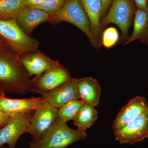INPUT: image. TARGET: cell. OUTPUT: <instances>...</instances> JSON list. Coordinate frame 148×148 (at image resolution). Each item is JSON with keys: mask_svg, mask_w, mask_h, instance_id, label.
Here are the masks:
<instances>
[{"mask_svg": "<svg viewBox=\"0 0 148 148\" xmlns=\"http://www.w3.org/2000/svg\"><path fill=\"white\" fill-rule=\"evenodd\" d=\"M20 57L3 40L0 41V88L5 92H30L31 79Z\"/></svg>", "mask_w": 148, "mask_h": 148, "instance_id": "cell-1", "label": "cell"}, {"mask_svg": "<svg viewBox=\"0 0 148 148\" xmlns=\"http://www.w3.org/2000/svg\"><path fill=\"white\" fill-rule=\"evenodd\" d=\"M47 22H68L77 27L87 36L93 47L99 50L100 47L91 32L90 21L82 3L81 0H67L58 11L49 14Z\"/></svg>", "mask_w": 148, "mask_h": 148, "instance_id": "cell-2", "label": "cell"}, {"mask_svg": "<svg viewBox=\"0 0 148 148\" xmlns=\"http://www.w3.org/2000/svg\"><path fill=\"white\" fill-rule=\"evenodd\" d=\"M86 132L69 127L67 123L56 119L52 127L40 140L32 141L30 148H65L78 141L85 140Z\"/></svg>", "mask_w": 148, "mask_h": 148, "instance_id": "cell-3", "label": "cell"}, {"mask_svg": "<svg viewBox=\"0 0 148 148\" xmlns=\"http://www.w3.org/2000/svg\"><path fill=\"white\" fill-rule=\"evenodd\" d=\"M137 9L133 0H113L108 12L101 20L103 32L108 24H116L121 31L120 40L124 43L130 36L129 29Z\"/></svg>", "mask_w": 148, "mask_h": 148, "instance_id": "cell-4", "label": "cell"}, {"mask_svg": "<svg viewBox=\"0 0 148 148\" xmlns=\"http://www.w3.org/2000/svg\"><path fill=\"white\" fill-rule=\"evenodd\" d=\"M0 37L19 56L37 50L39 46L37 40L28 36L22 31L16 19H0Z\"/></svg>", "mask_w": 148, "mask_h": 148, "instance_id": "cell-5", "label": "cell"}, {"mask_svg": "<svg viewBox=\"0 0 148 148\" xmlns=\"http://www.w3.org/2000/svg\"><path fill=\"white\" fill-rule=\"evenodd\" d=\"M71 78L69 71L57 61L47 71L31 79L30 92L43 95Z\"/></svg>", "mask_w": 148, "mask_h": 148, "instance_id": "cell-6", "label": "cell"}, {"mask_svg": "<svg viewBox=\"0 0 148 148\" xmlns=\"http://www.w3.org/2000/svg\"><path fill=\"white\" fill-rule=\"evenodd\" d=\"M34 111L27 133L32 135L33 141H36L40 140L54 124L58 109L45 101Z\"/></svg>", "mask_w": 148, "mask_h": 148, "instance_id": "cell-7", "label": "cell"}, {"mask_svg": "<svg viewBox=\"0 0 148 148\" xmlns=\"http://www.w3.org/2000/svg\"><path fill=\"white\" fill-rule=\"evenodd\" d=\"M121 144L133 145L148 137V110L114 132Z\"/></svg>", "mask_w": 148, "mask_h": 148, "instance_id": "cell-8", "label": "cell"}, {"mask_svg": "<svg viewBox=\"0 0 148 148\" xmlns=\"http://www.w3.org/2000/svg\"><path fill=\"white\" fill-rule=\"evenodd\" d=\"M32 112L12 118L0 129V147L7 144L9 148H15L18 139L27 133L33 116Z\"/></svg>", "mask_w": 148, "mask_h": 148, "instance_id": "cell-9", "label": "cell"}, {"mask_svg": "<svg viewBox=\"0 0 148 148\" xmlns=\"http://www.w3.org/2000/svg\"><path fill=\"white\" fill-rule=\"evenodd\" d=\"M77 79L73 78L42 95L46 102L59 109L69 101L80 100L77 87Z\"/></svg>", "mask_w": 148, "mask_h": 148, "instance_id": "cell-10", "label": "cell"}, {"mask_svg": "<svg viewBox=\"0 0 148 148\" xmlns=\"http://www.w3.org/2000/svg\"><path fill=\"white\" fill-rule=\"evenodd\" d=\"M45 101L42 97L14 99L0 97V111L13 117L35 111Z\"/></svg>", "mask_w": 148, "mask_h": 148, "instance_id": "cell-11", "label": "cell"}, {"mask_svg": "<svg viewBox=\"0 0 148 148\" xmlns=\"http://www.w3.org/2000/svg\"><path fill=\"white\" fill-rule=\"evenodd\" d=\"M148 110V101L145 97L137 96L132 98L118 114L112 130L114 132L116 131Z\"/></svg>", "mask_w": 148, "mask_h": 148, "instance_id": "cell-12", "label": "cell"}, {"mask_svg": "<svg viewBox=\"0 0 148 148\" xmlns=\"http://www.w3.org/2000/svg\"><path fill=\"white\" fill-rule=\"evenodd\" d=\"M19 57L30 77L41 75L57 62V61H53L38 49L25 53Z\"/></svg>", "mask_w": 148, "mask_h": 148, "instance_id": "cell-13", "label": "cell"}, {"mask_svg": "<svg viewBox=\"0 0 148 148\" xmlns=\"http://www.w3.org/2000/svg\"><path fill=\"white\" fill-rule=\"evenodd\" d=\"M49 15V13L40 9L27 7L18 14L16 20L22 31L31 37L36 27L43 22H47Z\"/></svg>", "mask_w": 148, "mask_h": 148, "instance_id": "cell-14", "label": "cell"}, {"mask_svg": "<svg viewBox=\"0 0 148 148\" xmlns=\"http://www.w3.org/2000/svg\"><path fill=\"white\" fill-rule=\"evenodd\" d=\"M77 87L80 100L95 108L98 106L101 93V85L98 80L92 77L77 79Z\"/></svg>", "mask_w": 148, "mask_h": 148, "instance_id": "cell-15", "label": "cell"}, {"mask_svg": "<svg viewBox=\"0 0 148 148\" xmlns=\"http://www.w3.org/2000/svg\"><path fill=\"white\" fill-rule=\"evenodd\" d=\"M82 3L89 19L91 32L100 47L103 30L101 24L102 3L101 0H81Z\"/></svg>", "mask_w": 148, "mask_h": 148, "instance_id": "cell-16", "label": "cell"}, {"mask_svg": "<svg viewBox=\"0 0 148 148\" xmlns=\"http://www.w3.org/2000/svg\"><path fill=\"white\" fill-rule=\"evenodd\" d=\"M133 30L123 46H125L135 40L148 45V10L137 8L133 19Z\"/></svg>", "mask_w": 148, "mask_h": 148, "instance_id": "cell-17", "label": "cell"}, {"mask_svg": "<svg viewBox=\"0 0 148 148\" xmlns=\"http://www.w3.org/2000/svg\"><path fill=\"white\" fill-rule=\"evenodd\" d=\"M98 112L95 107L84 103L74 119V124L78 130L86 132L98 119Z\"/></svg>", "mask_w": 148, "mask_h": 148, "instance_id": "cell-18", "label": "cell"}, {"mask_svg": "<svg viewBox=\"0 0 148 148\" xmlns=\"http://www.w3.org/2000/svg\"><path fill=\"white\" fill-rule=\"evenodd\" d=\"M27 7L24 0H0V19H16L20 12Z\"/></svg>", "mask_w": 148, "mask_h": 148, "instance_id": "cell-19", "label": "cell"}, {"mask_svg": "<svg viewBox=\"0 0 148 148\" xmlns=\"http://www.w3.org/2000/svg\"><path fill=\"white\" fill-rule=\"evenodd\" d=\"M84 104L81 100L69 101L58 109L56 119L65 123L74 120Z\"/></svg>", "mask_w": 148, "mask_h": 148, "instance_id": "cell-20", "label": "cell"}, {"mask_svg": "<svg viewBox=\"0 0 148 148\" xmlns=\"http://www.w3.org/2000/svg\"><path fill=\"white\" fill-rule=\"evenodd\" d=\"M121 40L119 33L115 27H109L103 30L101 37V45L110 49L116 45Z\"/></svg>", "mask_w": 148, "mask_h": 148, "instance_id": "cell-21", "label": "cell"}, {"mask_svg": "<svg viewBox=\"0 0 148 148\" xmlns=\"http://www.w3.org/2000/svg\"><path fill=\"white\" fill-rule=\"evenodd\" d=\"M67 0H47L38 5L33 6L44 11L47 13H54L61 9L65 4Z\"/></svg>", "mask_w": 148, "mask_h": 148, "instance_id": "cell-22", "label": "cell"}, {"mask_svg": "<svg viewBox=\"0 0 148 148\" xmlns=\"http://www.w3.org/2000/svg\"><path fill=\"white\" fill-rule=\"evenodd\" d=\"M113 0H101L102 3V12H101V21L104 18L107 14V11L110 6Z\"/></svg>", "mask_w": 148, "mask_h": 148, "instance_id": "cell-23", "label": "cell"}, {"mask_svg": "<svg viewBox=\"0 0 148 148\" xmlns=\"http://www.w3.org/2000/svg\"><path fill=\"white\" fill-rule=\"evenodd\" d=\"M137 8L148 10V0H133Z\"/></svg>", "mask_w": 148, "mask_h": 148, "instance_id": "cell-24", "label": "cell"}, {"mask_svg": "<svg viewBox=\"0 0 148 148\" xmlns=\"http://www.w3.org/2000/svg\"><path fill=\"white\" fill-rule=\"evenodd\" d=\"M12 118L0 111V129L4 126Z\"/></svg>", "mask_w": 148, "mask_h": 148, "instance_id": "cell-25", "label": "cell"}, {"mask_svg": "<svg viewBox=\"0 0 148 148\" xmlns=\"http://www.w3.org/2000/svg\"><path fill=\"white\" fill-rule=\"evenodd\" d=\"M47 0H24L27 7H33L42 3Z\"/></svg>", "mask_w": 148, "mask_h": 148, "instance_id": "cell-26", "label": "cell"}, {"mask_svg": "<svg viewBox=\"0 0 148 148\" xmlns=\"http://www.w3.org/2000/svg\"><path fill=\"white\" fill-rule=\"evenodd\" d=\"M5 96V92L0 88V97Z\"/></svg>", "mask_w": 148, "mask_h": 148, "instance_id": "cell-27", "label": "cell"}, {"mask_svg": "<svg viewBox=\"0 0 148 148\" xmlns=\"http://www.w3.org/2000/svg\"><path fill=\"white\" fill-rule=\"evenodd\" d=\"M0 148H6L5 147H3V146H1V147H0ZM29 148H30V147H29Z\"/></svg>", "mask_w": 148, "mask_h": 148, "instance_id": "cell-28", "label": "cell"}, {"mask_svg": "<svg viewBox=\"0 0 148 148\" xmlns=\"http://www.w3.org/2000/svg\"><path fill=\"white\" fill-rule=\"evenodd\" d=\"M2 38H1V37H0V41L1 40H3Z\"/></svg>", "mask_w": 148, "mask_h": 148, "instance_id": "cell-29", "label": "cell"}, {"mask_svg": "<svg viewBox=\"0 0 148 148\" xmlns=\"http://www.w3.org/2000/svg\"></svg>", "mask_w": 148, "mask_h": 148, "instance_id": "cell-30", "label": "cell"}]
</instances>
